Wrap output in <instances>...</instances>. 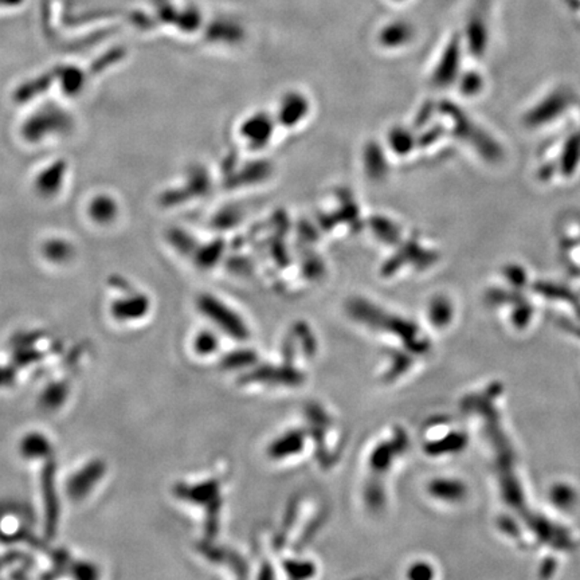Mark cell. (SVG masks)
<instances>
[{"instance_id": "1", "label": "cell", "mask_w": 580, "mask_h": 580, "mask_svg": "<svg viewBox=\"0 0 580 580\" xmlns=\"http://www.w3.org/2000/svg\"><path fill=\"white\" fill-rule=\"evenodd\" d=\"M348 313L371 328L390 332L400 337L411 354H426L430 349V342L420 335L419 329L411 321L390 315L364 299H352L348 304Z\"/></svg>"}, {"instance_id": "4", "label": "cell", "mask_w": 580, "mask_h": 580, "mask_svg": "<svg viewBox=\"0 0 580 580\" xmlns=\"http://www.w3.org/2000/svg\"><path fill=\"white\" fill-rule=\"evenodd\" d=\"M304 373L297 371L293 364L285 363L282 367L265 365L255 368L246 375L244 382H260V383L284 384V386H299L304 382Z\"/></svg>"}, {"instance_id": "10", "label": "cell", "mask_w": 580, "mask_h": 580, "mask_svg": "<svg viewBox=\"0 0 580 580\" xmlns=\"http://www.w3.org/2000/svg\"><path fill=\"white\" fill-rule=\"evenodd\" d=\"M452 316L453 309L449 299L441 296L431 299L430 305H428V318H430L434 327L444 328L452 320Z\"/></svg>"}, {"instance_id": "5", "label": "cell", "mask_w": 580, "mask_h": 580, "mask_svg": "<svg viewBox=\"0 0 580 580\" xmlns=\"http://www.w3.org/2000/svg\"><path fill=\"white\" fill-rule=\"evenodd\" d=\"M104 465L100 461L87 465L84 469L79 470L77 474L69 481V494L71 499L81 500L92 491L98 480L103 477Z\"/></svg>"}, {"instance_id": "7", "label": "cell", "mask_w": 580, "mask_h": 580, "mask_svg": "<svg viewBox=\"0 0 580 580\" xmlns=\"http://www.w3.org/2000/svg\"><path fill=\"white\" fill-rule=\"evenodd\" d=\"M428 493L444 502H458L465 496V486L460 481L436 478L428 486Z\"/></svg>"}, {"instance_id": "17", "label": "cell", "mask_w": 580, "mask_h": 580, "mask_svg": "<svg viewBox=\"0 0 580 580\" xmlns=\"http://www.w3.org/2000/svg\"><path fill=\"white\" fill-rule=\"evenodd\" d=\"M246 128L254 129V131H247V136L252 137L253 142L260 143L265 142V139L271 137V125L268 126L266 120L258 118V120L250 121L246 124Z\"/></svg>"}, {"instance_id": "2", "label": "cell", "mask_w": 580, "mask_h": 580, "mask_svg": "<svg viewBox=\"0 0 580 580\" xmlns=\"http://www.w3.org/2000/svg\"><path fill=\"white\" fill-rule=\"evenodd\" d=\"M199 308L203 315L207 316L214 324L224 329L229 336L235 340H246L249 331L244 321L232 309L222 304L219 299L210 296H203L199 299Z\"/></svg>"}, {"instance_id": "9", "label": "cell", "mask_w": 580, "mask_h": 580, "mask_svg": "<svg viewBox=\"0 0 580 580\" xmlns=\"http://www.w3.org/2000/svg\"><path fill=\"white\" fill-rule=\"evenodd\" d=\"M465 444H466V438L464 434L452 433L442 439L428 442L425 445V453L431 457H438V456L457 453L458 450L463 449Z\"/></svg>"}, {"instance_id": "13", "label": "cell", "mask_w": 580, "mask_h": 580, "mask_svg": "<svg viewBox=\"0 0 580 580\" xmlns=\"http://www.w3.org/2000/svg\"><path fill=\"white\" fill-rule=\"evenodd\" d=\"M412 359L410 354H402L400 351L391 352V367L387 371L386 375H384V381L392 382L395 379L400 378L402 373H405L409 370L410 365H411Z\"/></svg>"}, {"instance_id": "11", "label": "cell", "mask_w": 580, "mask_h": 580, "mask_svg": "<svg viewBox=\"0 0 580 580\" xmlns=\"http://www.w3.org/2000/svg\"><path fill=\"white\" fill-rule=\"evenodd\" d=\"M147 310V302L142 297L126 301L117 302L114 307V315L117 320H133L142 318Z\"/></svg>"}, {"instance_id": "8", "label": "cell", "mask_w": 580, "mask_h": 580, "mask_svg": "<svg viewBox=\"0 0 580 580\" xmlns=\"http://www.w3.org/2000/svg\"><path fill=\"white\" fill-rule=\"evenodd\" d=\"M19 450L27 460H38L51 455V445L43 434L30 433L22 439Z\"/></svg>"}, {"instance_id": "18", "label": "cell", "mask_w": 580, "mask_h": 580, "mask_svg": "<svg viewBox=\"0 0 580 580\" xmlns=\"http://www.w3.org/2000/svg\"><path fill=\"white\" fill-rule=\"evenodd\" d=\"M297 502H293L290 504V507L288 508L287 515H285L284 522H282L281 529H280L279 535L276 536V546L282 547L287 540L288 532L291 528V525L296 521L297 515Z\"/></svg>"}, {"instance_id": "15", "label": "cell", "mask_w": 580, "mask_h": 580, "mask_svg": "<svg viewBox=\"0 0 580 580\" xmlns=\"http://www.w3.org/2000/svg\"><path fill=\"white\" fill-rule=\"evenodd\" d=\"M285 573L291 579H307L315 575L316 567L313 563L301 562V560H288L284 563Z\"/></svg>"}, {"instance_id": "3", "label": "cell", "mask_w": 580, "mask_h": 580, "mask_svg": "<svg viewBox=\"0 0 580 580\" xmlns=\"http://www.w3.org/2000/svg\"><path fill=\"white\" fill-rule=\"evenodd\" d=\"M409 447V438L402 428H397L391 441L382 442L371 453L370 469L375 480H381V475L386 474L394 463L395 458L406 452Z\"/></svg>"}, {"instance_id": "12", "label": "cell", "mask_w": 580, "mask_h": 580, "mask_svg": "<svg viewBox=\"0 0 580 580\" xmlns=\"http://www.w3.org/2000/svg\"><path fill=\"white\" fill-rule=\"evenodd\" d=\"M257 362V354L254 351H250V349H239V351H234L232 354H227L224 360H222V365L227 370H235V368L247 367V365L254 364Z\"/></svg>"}, {"instance_id": "19", "label": "cell", "mask_w": 580, "mask_h": 580, "mask_svg": "<svg viewBox=\"0 0 580 580\" xmlns=\"http://www.w3.org/2000/svg\"><path fill=\"white\" fill-rule=\"evenodd\" d=\"M407 576L412 580H428L433 578L434 570L428 563L418 562L410 567Z\"/></svg>"}, {"instance_id": "16", "label": "cell", "mask_w": 580, "mask_h": 580, "mask_svg": "<svg viewBox=\"0 0 580 580\" xmlns=\"http://www.w3.org/2000/svg\"><path fill=\"white\" fill-rule=\"evenodd\" d=\"M194 349L199 356H208L218 349V339L210 331H203L195 337Z\"/></svg>"}, {"instance_id": "14", "label": "cell", "mask_w": 580, "mask_h": 580, "mask_svg": "<svg viewBox=\"0 0 580 580\" xmlns=\"http://www.w3.org/2000/svg\"><path fill=\"white\" fill-rule=\"evenodd\" d=\"M305 111H307L305 101L299 98V96H291L282 108V120L287 124H294L299 120V117L304 116Z\"/></svg>"}, {"instance_id": "6", "label": "cell", "mask_w": 580, "mask_h": 580, "mask_svg": "<svg viewBox=\"0 0 580 580\" xmlns=\"http://www.w3.org/2000/svg\"><path fill=\"white\" fill-rule=\"evenodd\" d=\"M305 437L307 434L302 430L287 431L272 442L271 447H268L269 457L273 460H282L290 456L299 455L304 447Z\"/></svg>"}, {"instance_id": "20", "label": "cell", "mask_w": 580, "mask_h": 580, "mask_svg": "<svg viewBox=\"0 0 580 580\" xmlns=\"http://www.w3.org/2000/svg\"><path fill=\"white\" fill-rule=\"evenodd\" d=\"M63 397H65V387L56 384V386L46 390L45 395H43V403L49 407H56L63 402Z\"/></svg>"}]
</instances>
